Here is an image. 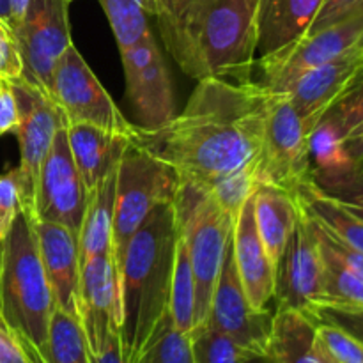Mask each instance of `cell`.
I'll return each mask as SVG.
<instances>
[{"instance_id": "6da1fadb", "label": "cell", "mask_w": 363, "mask_h": 363, "mask_svg": "<svg viewBox=\"0 0 363 363\" xmlns=\"http://www.w3.org/2000/svg\"><path fill=\"white\" fill-rule=\"evenodd\" d=\"M273 96L254 80L204 78L181 113L155 130L135 124L130 142L172 167L181 183L206 188L220 176L261 160Z\"/></svg>"}, {"instance_id": "7a4b0ae2", "label": "cell", "mask_w": 363, "mask_h": 363, "mask_svg": "<svg viewBox=\"0 0 363 363\" xmlns=\"http://www.w3.org/2000/svg\"><path fill=\"white\" fill-rule=\"evenodd\" d=\"M261 0H162L155 14L160 35L194 80L252 82L259 48Z\"/></svg>"}, {"instance_id": "3957f363", "label": "cell", "mask_w": 363, "mask_h": 363, "mask_svg": "<svg viewBox=\"0 0 363 363\" xmlns=\"http://www.w3.org/2000/svg\"><path fill=\"white\" fill-rule=\"evenodd\" d=\"M179 238L174 202L160 204L131 236L119 269L121 342L133 363L170 315L174 257Z\"/></svg>"}, {"instance_id": "277c9868", "label": "cell", "mask_w": 363, "mask_h": 363, "mask_svg": "<svg viewBox=\"0 0 363 363\" xmlns=\"http://www.w3.org/2000/svg\"><path fill=\"white\" fill-rule=\"evenodd\" d=\"M53 311L34 222L21 211L2 241L0 315L38 363H45Z\"/></svg>"}, {"instance_id": "5b68a950", "label": "cell", "mask_w": 363, "mask_h": 363, "mask_svg": "<svg viewBox=\"0 0 363 363\" xmlns=\"http://www.w3.org/2000/svg\"><path fill=\"white\" fill-rule=\"evenodd\" d=\"M177 230L184 241L195 279V326L208 319L213 291L233 240L236 218L223 211L202 186L181 183L174 201Z\"/></svg>"}, {"instance_id": "8992f818", "label": "cell", "mask_w": 363, "mask_h": 363, "mask_svg": "<svg viewBox=\"0 0 363 363\" xmlns=\"http://www.w3.org/2000/svg\"><path fill=\"white\" fill-rule=\"evenodd\" d=\"M179 186L181 179L172 167L130 142L117 169L112 230V259L117 275L131 236L160 204L176 201Z\"/></svg>"}, {"instance_id": "52a82bcc", "label": "cell", "mask_w": 363, "mask_h": 363, "mask_svg": "<svg viewBox=\"0 0 363 363\" xmlns=\"http://www.w3.org/2000/svg\"><path fill=\"white\" fill-rule=\"evenodd\" d=\"M50 99L66 126L92 124L124 137H131L135 130L74 45L67 46L53 69Z\"/></svg>"}, {"instance_id": "ba28073f", "label": "cell", "mask_w": 363, "mask_h": 363, "mask_svg": "<svg viewBox=\"0 0 363 363\" xmlns=\"http://www.w3.org/2000/svg\"><path fill=\"white\" fill-rule=\"evenodd\" d=\"M312 128L286 92H275L261 151V183L294 191L312 181L308 137Z\"/></svg>"}, {"instance_id": "9c48e42d", "label": "cell", "mask_w": 363, "mask_h": 363, "mask_svg": "<svg viewBox=\"0 0 363 363\" xmlns=\"http://www.w3.org/2000/svg\"><path fill=\"white\" fill-rule=\"evenodd\" d=\"M363 45V16H350L314 34L261 55L255 62L257 84L272 92H284L298 77Z\"/></svg>"}, {"instance_id": "30bf717a", "label": "cell", "mask_w": 363, "mask_h": 363, "mask_svg": "<svg viewBox=\"0 0 363 363\" xmlns=\"http://www.w3.org/2000/svg\"><path fill=\"white\" fill-rule=\"evenodd\" d=\"M71 0H30L27 14L14 27L23 73L21 80L50 98L52 74L71 41Z\"/></svg>"}, {"instance_id": "8fae6325", "label": "cell", "mask_w": 363, "mask_h": 363, "mask_svg": "<svg viewBox=\"0 0 363 363\" xmlns=\"http://www.w3.org/2000/svg\"><path fill=\"white\" fill-rule=\"evenodd\" d=\"M16 94L20 123L16 128L18 144H20V176L21 211L30 220L35 218V190L41 167L52 149L53 138L64 124L59 108L52 99L25 80H13Z\"/></svg>"}, {"instance_id": "7c38bea8", "label": "cell", "mask_w": 363, "mask_h": 363, "mask_svg": "<svg viewBox=\"0 0 363 363\" xmlns=\"http://www.w3.org/2000/svg\"><path fill=\"white\" fill-rule=\"evenodd\" d=\"M121 60L137 126L155 130L169 123L176 116V99L165 57L152 32L137 45L121 50Z\"/></svg>"}, {"instance_id": "4fadbf2b", "label": "cell", "mask_w": 363, "mask_h": 363, "mask_svg": "<svg viewBox=\"0 0 363 363\" xmlns=\"http://www.w3.org/2000/svg\"><path fill=\"white\" fill-rule=\"evenodd\" d=\"M89 191L74 165L66 126H60L41 167L35 190V218L59 223L80 236Z\"/></svg>"}, {"instance_id": "5bb4252c", "label": "cell", "mask_w": 363, "mask_h": 363, "mask_svg": "<svg viewBox=\"0 0 363 363\" xmlns=\"http://www.w3.org/2000/svg\"><path fill=\"white\" fill-rule=\"evenodd\" d=\"M206 321L250 353L266 354L268 351L273 314L268 308H255L248 300L234 262L233 240L213 291Z\"/></svg>"}, {"instance_id": "9a60e30c", "label": "cell", "mask_w": 363, "mask_h": 363, "mask_svg": "<svg viewBox=\"0 0 363 363\" xmlns=\"http://www.w3.org/2000/svg\"><path fill=\"white\" fill-rule=\"evenodd\" d=\"M323 259L311 220L301 211L275 266L277 308L308 312L321 301Z\"/></svg>"}, {"instance_id": "2e32d148", "label": "cell", "mask_w": 363, "mask_h": 363, "mask_svg": "<svg viewBox=\"0 0 363 363\" xmlns=\"http://www.w3.org/2000/svg\"><path fill=\"white\" fill-rule=\"evenodd\" d=\"M363 73V45L323 66L298 77L286 94L307 124L314 128L318 121L347 94Z\"/></svg>"}, {"instance_id": "e0dca14e", "label": "cell", "mask_w": 363, "mask_h": 363, "mask_svg": "<svg viewBox=\"0 0 363 363\" xmlns=\"http://www.w3.org/2000/svg\"><path fill=\"white\" fill-rule=\"evenodd\" d=\"M34 222L39 255L55 308L80 319V248L78 236L59 223Z\"/></svg>"}, {"instance_id": "ac0fdd59", "label": "cell", "mask_w": 363, "mask_h": 363, "mask_svg": "<svg viewBox=\"0 0 363 363\" xmlns=\"http://www.w3.org/2000/svg\"><path fill=\"white\" fill-rule=\"evenodd\" d=\"M78 308L87 344L103 339L113 330L121 332L119 275L112 254L96 255L82 264Z\"/></svg>"}, {"instance_id": "d6986e66", "label": "cell", "mask_w": 363, "mask_h": 363, "mask_svg": "<svg viewBox=\"0 0 363 363\" xmlns=\"http://www.w3.org/2000/svg\"><path fill=\"white\" fill-rule=\"evenodd\" d=\"M233 254L241 286L255 308H268L275 293V264L259 236L254 195L238 215L233 230Z\"/></svg>"}, {"instance_id": "ffe728a7", "label": "cell", "mask_w": 363, "mask_h": 363, "mask_svg": "<svg viewBox=\"0 0 363 363\" xmlns=\"http://www.w3.org/2000/svg\"><path fill=\"white\" fill-rule=\"evenodd\" d=\"M66 131L74 165L87 191H92L110 169L121 162V156L130 145V137L92 124H69Z\"/></svg>"}, {"instance_id": "44dd1931", "label": "cell", "mask_w": 363, "mask_h": 363, "mask_svg": "<svg viewBox=\"0 0 363 363\" xmlns=\"http://www.w3.org/2000/svg\"><path fill=\"white\" fill-rule=\"evenodd\" d=\"M254 215L259 236L277 266L280 254L301 216L296 195L269 183H259L254 191Z\"/></svg>"}, {"instance_id": "7402d4cb", "label": "cell", "mask_w": 363, "mask_h": 363, "mask_svg": "<svg viewBox=\"0 0 363 363\" xmlns=\"http://www.w3.org/2000/svg\"><path fill=\"white\" fill-rule=\"evenodd\" d=\"M323 0H261L259 2V48L272 53L307 34Z\"/></svg>"}, {"instance_id": "603a6c76", "label": "cell", "mask_w": 363, "mask_h": 363, "mask_svg": "<svg viewBox=\"0 0 363 363\" xmlns=\"http://www.w3.org/2000/svg\"><path fill=\"white\" fill-rule=\"evenodd\" d=\"M273 363H325L318 347V325L308 314L277 308L268 351Z\"/></svg>"}, {"instance_id": "cb8c5ba5", "label": "cell", "mask_w": 363, "mask_h": 363, "mask_svg": "<svg viewBox=\"0 0 363 363\" xmlns=\"http://www.w3.org/2000/svg\"><path fill=\"white\" fill-rule=\"evenodd\" d=\"M312 181L319 188L332 186L354 176V167L346 149V137L335 117L325 113L308 137Z\"/></svg>"}, {"instance_id": "d4e9b609", "label": "cell", "mask_w": 363, "mask_h": 363, "mask_svg": "<svg viewBox=\"0 0 363 363\" xmlns=\"http://www.w3.org/2000/svg\"><path fill=\"white\" fill-rule=\"evenodd\" d=\"M117 169H119V163L110 169V172L103 177V181L94 190L89 191L87 211H85L80 236H78L80 264L96 255L112 254Z\"/></svg>"}, {"instance_id": "484cf974", "label": "cell", "mask_w": 363, "mask_h": 363, "mask_svg": "<svg viewBox=\"0 0 363 363\" xmlns=\"http://www.w3.org/2000/svg\"><path fill=\"white\" fill-rule=\"evenodd\" d=\"M294 195L305 215L315 220L340 241L363 254V222L358 216L347 211L335 199L326 195L314 181L301 184Z\"/></svg>"}, {"instance_id": "4316f807", "label": "cell", "mask_w": 363, "mask_h": 363, "mask_svg": "<svg viewBox=\"0 0 363 363\" xmlns=\"http://www.w3.org/2000/svg\"><path fill=\"white\" fill-rule=\"evenodd\" d=\"M45 363H91L80 319L55 308L50 321Z\"/></svg>"}, {"instance_id": "83f0119b", "label": "cell", "mask_w": 363, "mask_h": 363, "mask_svg": "<svg viewBox=\"0 0 363 363\" xmlns=\"http://www.w3.org/2000/svg\"><path fill=\"white\" fill-rule=\"evenodd\" d=\"M314 230V229H312ZM318 240V236H315ZM323 259V294L319 303L363 308V279L340 262L318 240ZM318 305V303H315Z\"/></svg>"}, {"instance_id": "f1b7e54d", "label": "cell", "mask_w": 363, "mask_h": 363, "mask_svg": "<svg viewBox=\"0 0 363 363\" xmlns=\"http://www.w3.org/2000/svg\"><path fill=\"white\" fill-rule=\"evenodd\" d=\"M195 279L188 250L181 236L177 238L174 257L172 287H170V318L179 332L190 333L195 328Z\"/></svg>"}, {"instance_id": "f546056e", "label": "cell", "mask_w": 363, "mask_h": 363, "mask_svg": "<svg viewBox=\"0 0 363 363\" xmlns=\"http://www.w3.org/2000/svg\"><path fill=\"white\" fill-rule=\"evenodd\" d=\"M261 183V160L252 162L241 169L220 176L211 181L204 190L216 201V204L229 213L233 218H238L245 202L254 195L255 188Z\"/></svg>"}, {"instance_id": "4dcf8cb0", "label": "cell", "mask_w": 363, "mask_h": 363, "mask_svg": "<svg viewBox=\"0 0 363 363\" xmlns=\"http://www.w3.org/2000/svg\"><path fill=\"white\" fill-rule=\"evenodd\" d=\"M188 337L194 363H245L255 354L234 342L229 335L208 321L195 326Z\"/></svg>"}, {"instance_id": "1f68e13d", "label": "cell", "mask_w": 363, "mask_h": 363, "mask_svg": "<svg viewBox=\"0 0 363 363\" xmlns=\"http://www.w3.org/2000/svg\"><path fill=\"white\" fill-rule=\"evenodd\" d=\"M106 14L117 46L126 50L151 34L147 11L138 0H98Z\"/></svg>"}, {"instance_id": "d6a6232c", "label": "cell", "mask_w": 363, "mask_h": 363, "mask_svg": "<svg viewBox=\"0 0 363 363\" xmlns=\"http://www.w3.org/2000/svg\"><path fill=\"white\" fill-rule=\"evenodd\" d=\"M133 363H194L190 337L179 332L167 315Z\"/></svg>"}, {"instance_id": "836d02e7", "label": "cell", "mask_w": 363, "mask_h": 363, "mask_svg": "<svg viewBox=\"0 0 363 363\" xmlns=\"http://www.w3.org/2000/svg\"><path fill=\"white\" fill-rule=\"evenodd\" d=\"M318 325V347L325 363H360L363 346L340 328L325 323Z\"/></svg>"}, {"instance_id": "e575fe53", "label": "cell", "mask_w": 363, "mask_h": 363, "mask_svg": "<svg viewBox=\"0 0 363 363\" xmlns=\"http://www.w3.org/2000/svg\"><path fill=\"white\" fill-rule=\"evenodd\" d=\"M305 314L311 315L315 323H325L340 328L363 346V308L318 303Z\"/></svg>"}, {"instance_id": "d590c367", "label": "cell", "mask_w": 363, "mask_h": 363, "mask_svg": "<svg viewBox=\"0 0 363 363\" xmlns=\"http://www.w3.org/2000/svg\"><path fill=\"white\" fill-rule=\"evenodd\" d=\"M326 113L335 117L346 138L363 133V73L347 94Z\"/></svg>"}, {"instance_id": "8d00e7d4", "label": "cell", "mask_w": 363, "mask_h": 363, "mask_svg": "<svg viewBox=\"0 0 363 363\" xmlns=\"http://www.w3.org/2000/svg\"><path fill=\"white\" fill-rule=\"evenodd\" d=\"M21 213V188L18 169L0 174V241L6 240Z\"/></svg>"}, {"instance_id": "74e56055", "label": "cell", "mask_w": 363, "mask_h": 363, "mask_svg": "<svg viewBox=\"0 0 363 363\" xmlns=\"http://www.w3.org/2000/svg\"><path fill=\"white\" fill-rule=\"evenodd\" d=\"M23 73L20 48H18L14 28L0 18V78L18 80Z\"/></svg>"}, {"instance_id": "f35d334b", "label": "cell", "mask_w": 363, "mask_h": 363, "mask_svg": "<svg viewBox=\"0 0 363 363\" xmlns=\"http://www.w3.org/2000/svg\"><path fill=\"white\" fill-rule=\"evenodd\" d=\"M308 220H311V225H312V229H314V234L318 236V240L321 241V243L325 245V247L328 248V250L332 252V254L335 255L340 262H344V264H346L351 272H354L358 277H362L363 279V254L362 252L354 250L353 247H350V245H346L344 241H340L339 238H335L332 233H328L325 227L319 225V223L315 222V220H312L311 216H308Z\"/></svg>"}, {"instance_id": "ab89813d", "label": "cell", "mask_w": 363, "mask_h": 363, "mask_svg": "<svg viewBox=\"0 0 363 363\" xmlns=\"http://www.w3.org/2000/svg\"><path fill=\"white\" fill-rule=\"evenodd\" d=\"M319 188V186H318ZM326 195L335 199L337 202L344 206L347 211L353 213L354 216L363 222V179L358 176H351L340 183L332 184V186L321 188Z\"/></svg>"}, {"instance_id": "60d3db41", "label": "cell", "mask_w": 363, "mask_h": 363, "mask_svg": "<svg viewBox=\"0 0 363 363\" xmlns=\"http://www.w3.org/2000/svg\"><path fill=\"white\" fill-rule=\"evenodd\" d=\"M87 346L91 363H128L126 358H124L119 330L106 333L103 339L87 344Z\"/></svg>"}, {"instance_id": "b9f144b4", "label": "cell", "mask_w": 363, "mask_h": 363, "mask_svg": "<svg viewBox=\"0 0 363 363\" xmlns=\"http://www.w3.org/2000/svg\"><path fill=\"white\" fill-rule=\"evenodd\" d=\"M0 363H38L0 315Z\"/></svg>"}, {"instance_id": "7bdbcfd3", "label": "cell", "mask_w": 363, "mask_h": 363, "mask_svg": "<svg viewBox=\"0 0 363 363\" xmlns=\"http://www.w3.org/2000/svg\"><path fill=\"white\" fill-rule=\"evenodd\" d=\"M20 123L16 94L13 82L0 78V137L6 133H14Z\"/></svg>"}, {"instance_id": "ee69618b", "label": "cell", "mask_w": 363, "mask_h": 363, "mask_svg": "<svg viewBox=\"0 0 363 363\" xmlns=\"http://www.w3.org/2000/svg\"><path fill=\"white\" fill-rule=\"evenodd\" d=\"M354 2L357 0H323L321 7H319L312 25L308 27L307 34H314V32L321 30V28L330 27V25L344 20L346 14L351 11V7L354 6Z\"/></svg>"}, {"instance_id": "f6af8a7d", "label": "cell", "mask_w": 363, "mask_h": 363, "mask_svg": "<svg viewBox=\"0 0 363 363\" xmlns=\"http://www.w3.org/2000/svg\"><path fill=\"white\" fill-rule=\"evenodd\" d=\"M346 149L354 167V176L363 179V133L346 138Z\"/></svg>"}, {"instance_id": "bcb514c9", "label": "cell", "mask_w": 363, "mask_h": 363, "mask_svg": "<svg viewBox=\"0 0 363 363\" xmlns=\"http://www.w3.org/2000/svg\"><path fill=\"white\" fill-rule=\"evenodd\" d=\"M30 0H9V9H11V27H16L21 23V20L27 14Z\"/></svg>"}, {"instance_id": "7dc6e473", "label": "cell", "mask_w": 363, "mask_h": 363, "mask_svg": "<svg viewBox=\"0 0 363 363\" xmlns=\"http://www.w3.org/2000/svg\"><path fill=\"white\" fill-rule=\"evenodd\" d=\"M138 2L144 6V9L147 11V14L155 16V14L160 11V4H162V0H138Z\"/></svg>"}, {"instance_id": "c3c4849f", "label": "cell", "mask_w": 363, "mask_h": 363, "mask_svg": "<svg viewBox=\"0 0 363 363\" xmlns=\"http://www.w3.org/2000/svg\"><path fill=\"white\" fill-rule=\"evenodd\" d=\"M0 18L11 25V9H9V0H0Z\"/></svg>"}, {"instance_id": "681fc988", "label": "cell", "mask_w": 363, "mask_h": 363, "mask_svg": "<svg viewBox=\"0 0 363 363\" xmlns=\"http://www.w3.org/2000/svg\"><path fill=\"white\" fill-rule=\"evenodd\" d=\"M350 16H363V0H357V2H354V6L351 7L350 13L346 14V18Z\"/></svg>"}, {"instance_id": "f907efd6", "label": "cell", "mask_w": 363, "mask_h": 363, "mask_svg": "<svg viewBox=\"0 0 363 363\" xmlns=\"http://www.w3.org/2000/svg\"><path fill=\"white\" fill-rule=\"evenodd\" d=\"M245 363H273V360L268 354H254V357L248 358Z\"/></svg>"}, {"instance_id": "816d5d0a", "label": "cell", "mask_w": 363, "mask_h": 363, "mask_svg": "<svg viewBox=\"0 0 363 363\" xmlns=\"http://www.w3.org/2000/svg\"><path fill=\"white\" fill-rule=\"evenodd\" d=\"M0 268H2V241H0Z\"/></svg>"}, {"instance_id": "f5cc1de1", "label": "cell", "mask_w": 363, "mask_h": 363, "mask_svg": "<svg viewBox=\"0 0 363 363\" xmlns=\"http://www.w3.org/2000/svg\"><path fill=\"white\" fill-rule=\"evenodd\" d=\"M360 363H363V362H360Z\"/></svg>"}]
</instances>
